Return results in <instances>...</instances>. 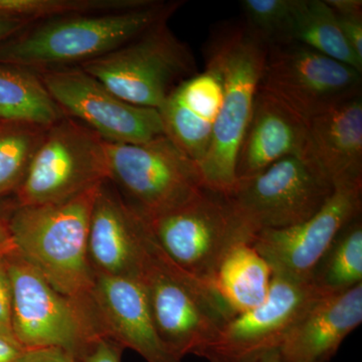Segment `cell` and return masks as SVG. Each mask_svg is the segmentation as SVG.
<instances>
[{"instance_id":"cell-18","label":"cell","mask_w":362,"mask_h":362,"mask_svg":"<svg viewBox=\"0 0 362 362\" xmlns=\"http://www.w3.org/2000/svg\"><path fill=\"white\" fill-rule=\"evenodd\" d=\"M299 157L333 188L362 182V96L309 121Z\"/></svg>"},{"instance_id":"cell-34","label":"cell","mask_w":362,"mask_h":362,"mask_svg":"<svg viewBox=\"0 0 362 362\" xmlns=\"http://www.w3.org/2000/svg\"><path fill=\"white\" fill-rule=\"evenodd\" d=\"M0 247L4 250L6 254L13 252L14 250L6 223H4L1 220H0Z\"/></svg>"},{"instance_id":"cell-17","label":"cell","mask_w":362,"mask_h":362,"mask_svg":"<svg viewBox=\"0 0 362 362\" xmlns=\"http://www.w3.org/2000/svg\"><path fill=\"white\" fill-rule=\"evenodd\" d=\"M223 95L220 69L206 56L204 70L182 81L158 109L164 135L197 164L211 144Z\"/></svg>"},{"instance_id":"cell-33","label":"cell","mask_w":362,"mask_h":362,"mask_svg":"<svg viewBox=\"0 0 362 362\" xmlns=\"http://www.w3.org/2000/svg\"><path fill=\"white\" fill-rule=\"evenodd\" d=\"M25 350L0 337V362H21Z\"/></svg>"},{"instance_id":"cell-12","label":"cell","mask_w":362,"mask_h":362,"mask_svg":"<svg viewBox=\"0 0 362 362\" xmlns=\"http://www.w3.org/2000/svg\"><path fill=\"white\" fill-rule=\"evenodd\" d=\"M39 75L64 115L89 128L104 141L141 144L164 135L158 110L123 101L78 66Z\"/></svg>"},{"instance_id":"cell-19","label":"cell","mask_w":362,"mask_h":362,"mask_svg":"<svg viewBox=\"0 0 362 362\" xmlns=\"http://www.w3.org/2000/svg\"><path fill=\"white\" fill-rule=\"evenodd\" d=\"M362 322V284L317 299L279 347L281 362H328Z\"/></svg>"},{"instance_id":"cell-35","label":"cell","mask_w":362,"mask_h":362,"mask_svg":"<svg viewBox=\"0 0 362 362\" xmlns=\"http://www.w3.org/2000/svg\"><path fill=\"white\" fill-rule=\"evenodd\" d=\"M250 362H281L280 354L278 349H272L255 357Z\"/></svg>"},{"instance_id":"cell-20","label":"cell","mask_w":362,"mask_h":362,"mask_svg":"<svg viewBox=\"0 0 362 362\" xmlns=\"http://www.w3.org/2000/svg\"><path fill=\"white\" fill-rule=\"evenodd\" d=\"M307 123L284 104L259 90L235 165L237 180L257 175L303 148Z\"/></svg>"},{"instance_id":"cell-15","label":"cell","mask_w":362,"mask_h":362,"mask_svg":"<svg viewBox=\"0 0 362 362\" xmlns=\"http://www.w3.org/2000/svg\"><path fill=\"white\" fill-rule=\"evenodd\" d=\"M92 303L102 337L147 362H181L161 341L139 279L95 274Z\"/></svg>"},{"instance_id":"cell-32","label":"cell","mask_w":362,"mask_h":362,"mask_svg":"<svg viewBox=\"0 0 362 362\" xmlns=\"http://www.w3.org/2000/svg\"><path fill=\"white\" fill-rule=\"evenodd\" d=\"M30 25V23H25V21L0 18V45L4 44L7 40L11 39Z\"/></svg>"},{"instance_id":"cell-14","label":"cell","mask_w":362,"mask_h":362,"mask_svg":"<svg viewBox=\"0 0 362 362\" xmlns=\"http://www.w3.org/2000/svg\"><path fill=\"white\" fill-rule=\"evenodd\" d=\"M361 209L362 182L340 185L308 220L290 228L264 230L252 243L273 275L309 283L319 259L340 230L361 216Z\"/></svg>"},{"instance_id":"cell-27","label":"cell","mask_w":362,"mask_h":362,"mask_svg":"<svg viewBox=\"0 0 362 362\" xmlns=\"http://www.w3.org/2000/svg\"><path fill=\"white\" fill-rule=\"evenodd\" d=\"M244 25L267 47L291 42L295 0H244Z\"/></svg>"},{"instance_id":"cell-5","label":"cell","mask_w":362,"mask_h":362,"mask_svg":"<svg viewBox=\"0 0 362 362\" xmlns=\"http://www.w3.org/2000/svg\"><path fill=\"white\" fill-rule=\"evenodd\" d=\"M78 68L123 101L156 110L182 81L197 73L192 49L168 21Z\"/></svg>"},{"instance_id":"cell-25","label":"cell","mask_w":362,"mask_h":362,"mask_svg":"<svg viewBox=\"0 0 362 362\" xmlns=\"http://www.w3.org/2000/svg\"><path fill=\"white\" fill-rule=\"evenodd\" d=\"M47 128L0 121V197L20 188Z\"/></svg>"},{"instance_id":"cell-37","label":"cell","mask_w":362,"mask_h":362,"mask_svg":"<svg viewBox=\"0 0 362 362\" xmlns=\"http://www.w3.org/2000/svg\"></svg>"},{"instance_id":"cell-8","label":"cell","mask_w":362,"mask_h":362,"mask_svg":"<svg viewBox=\"0 0 362 362\" xmlns=\"http://www.w3.org/2000/svg\"><path fill=\"white\" fill-rule=\"evenodd\" d=\"M105 145L109 181L145 220L177 209L204 188L197 164L165 135L141 144Z\"/></svg>"},{"instance_id":"cell-26","label":"cell","mask_w":362,"mask_h":362,"mask_svg":"<svg viewBox=\"0 0 362 362\" xmlns=\"http://www.w3.org/2000/svg\"><path fill=\"white\" fill-rule=\"evenodd\" d=\"M151 0H0V18L32 23L70 16L106 13L146 6Z\"/></svg>"},{"instance_id":"cell-13","label":"cell","mask_w":362,"mask_h":362,"mask_svg":"<svg viewBox=\"0 0 362 362\" xmlns=\"http://www.w3.org/2000/svg\"><path fill=\"white\" fill-rule=\"evenodd\" d=\"M322 296L310 283L273 275L266 301L233 317L199 356L209 362H250L279 349L305 312Z\"/></svg>"},{"instance_id":"cell-9","label":"cell","mask_w":362,"mask_h":362,"mask_svg":"<svg viewBox=\"0 0 362 362\" xmlns=\"http://www.w3.org/2000/svg\"><path fill=\"white\" fill-rule=\"evenodd\" d=\"M105 181H109V166L104 140L65 116L45 131L16 190L18 206L66 201Z\"/></svg>"},{"instance_id":"cell-11","label":"cell","mask_w":362,"mask_h":362,"mask_svg":"<svg viewBox=\"0 0 362 362\" xmlns=\"http://www.w3.org/2000/svg\"><path fill=\"white\" fill-rule=\"evenodd\" d=\"M145 221L164 254L209 285L230 247L242 240L250 242L226 197L207 188L177 209Z\"/></svg>"},{"instance_id":"cell-30","label":"cell","mask_w":362,"mask_h":362,"mask_svg":"<svg viewBox=\"0 0 362 362\" xmlns=\"http://www.w3.org/2000/svg\"><path fill=\"white\" fill-rule=\"evenodd\" d=\"M123 350L108 338L99 337L92 343L82 362H121Z\"/></svg>"},{"instance_id":"cell-1","label":"cell","mask_w":362,"mask_h":362,"mask_svg":"<svg viewBox=\"0 0 362 362\" xmlns=\"http://www.w3.org/2000/svg\"><path fill=\"white\" fill-rule=\"evenodd\" d=\"M182 4L151 0L146 6L124 11L37 21L0 45V64L37 73L78 66L168 21Z\"/></svg>"},{"instance_id":"cell-10","label":"cell","mask_w":362,"mask_h":362,"mask_svg":"<svg viewBox=\"0 0 362 362\" xmlns=\"http://www.w3.org/2000/svg\"><path fill=\"white\" fill-rule=\"evenodd\" d=\"M259 89L305 122L362 96V73L297 42L268 47Z\"/></svg>"},{"instance_id":"cell-6","label":"cell","mask_w":362,"mask_h":362,"mask_svg":"<svg viewBox=\"0 0 362 362\" xmlns=\"http://www.w3.org/2000/svg\"><path fill=\"white\" fill-rule=\"evenodd\" d=\"M13 289L16 341L25 351L59 349L82 362L99 337L96 321L84 307L57 291L18 252L4 255Z\"/></svg>"},{"instance_id":"cell-23","label":"cell","mask_w":362,"mask_h":362,"mask_svg":"<svg viewBox=\"0 0 362 362\" xmlns=\"http://www.w3.org/2000/svg\"><path fill=\"white\" fill-rule=\"evenodd\" d=\"M291 42L346 64L362 73V61L343 37L337 16L321 0H295Z\"/></svg>"},{"instance_id":"cell-3","label":"cell","mask_w":362,"mask_h":362,"mask_svg":"<svg viewBox=\"0 0 362 362\" xmlns=\"http://www.w3.org/2000/svg\"><path fill=\"white\" fill-rule=\"evenodd\" d=\"M268 47L244 25H228L214 35L206 56L223 77V102L206 156L197 164L204 188L223 195L237 182L235 165L259 90Z\"/></svg>"},{"instance_id":"cell-7","label":"cell","mask_w":362,"mask_h":362,"mask_svg":"<svg viewBox=\"0 0 362 362\" xmlns=\"http://www.w3.org/2000/svg\"><path fill=\"white\" fill-rule=\"evenodd\" d=\"M334 188L300 157H286L265 170L237 180L223 195L240 232L251 240L259 233L299 225L329 199Z\"/></svg>"},{"instance_id":"cell-2","label":"cell","mask_w":362,"mask_h":362,"mask_svg":"<svg viewBox=\"0 0 362 362\" xmlns=\"http://www.w3.org/2000/svg\"><path fill=\"white\" fill-rule=\"evenodd\" d=\"M101 185L66 201L18 206L6 223L14 252L95 319V272L87 246L90 214Z\"/></svg>"},{"instance_id":"cell-31","label":"cell","mask_w":362,"mask_h":362,"mask_svg":"<svg viewBox=\"0 0 362 362\" xmlns=\"http://www.w3.org/2000/svg\"><path fill=\"white\" fill-rule=\"evenodd\" d=\"M21 362H77L73 356L59 349H42L25 351Z\"/></svg>"},{"instance_id":"cell-21","label":"cell","mask_w":362,"mask_h":362,"mask_svg":"<svg viewBox=\"0 0 362 362\" xmlns=\"http://www.w3.org/2000/svg\"><path fill=\"white\" fill-rule=\"evenodd\" d=\"M273 272L252 242L242 240L226 252L211 286L233 315L256 308L270 292Z\"/></svg>"},{"instance_id":"cell-36","label":"cell","mask_w":362,"mask_h":362,"mask_svg":"<svg viewBox=\"0 0 362 362\" xmlns=\"http://www.w3.org/2000/svg\"><path fill=\"white\" fill-rule=\"evenodd\" d=\"M6 252H4V250L2 249L1 247H0V256H2V255H6Z\"/></svg>"},{"instance_id":"cell-4","label":"cell","mask_w":362,"mask_h":362,"mask_svg":"<svg viewBox=\"0 0 362 362\" xmlns=\"http://www.w3.org/2000/svg\"><path fill=\"white\" fill-rule=\"evenodd\" d=\"M140 282L157 333L177 358L199 352L235 317L213 288L164 254L145 223Z\"/></svg>"},{"instance_id":"cell-24","label":"cell","mask_w":362,"mask_h":362,"mask_svg":"<svg viewBox=\"0 0 362 362\" xmlns=\"http://www.w3.org/2000/svg\"><path fill=\"white\" fill-rule=\"evenodd\" d=\"M309 283L323 296L362 284L361 216L340 230L312 271Z\"/></svg>"},{"instance_id":"cell-28","label":"cell","mask_w":362,"mask_h":362,"mask_svg":"<svg viewBox=\"0 0 362 362\" xmlns=\"http://www.w3.org/2000/svg\"><path fill=\"white\" fill-rule=\"evenodd\" d=\"M332 9L347 44L362 61L361 0H325Z\"/></svg>"},{"instance_id":"cell-16","label":"cell","mask_w":362,"mask_h":362,"mask_svg":"<svg viewBox=\"0 0 362 362\" xmlns=\"http://www.w3.org/2000/svg\"><path fill=\"white\" fill-rule=\"evenodd\" d=\"M144 218L110 181L102 183L93 206L88 232V258L95 274L111 277H139Z\"/></svg>"},{"instance_id":"cell-22","label":"cell","mask_w":362,"mask_h":362,"mask_svg":"<svg viewBox=\"0 0 362 362\" xmlns=\"http://www.w3.org/2000/svg\"><path fill=\"white\" fill-rule=\"evenodd\" d=\"M63 117L39 73L0 64V121L49 127Z\"/></svg>"},{"instance_id":"cell-29","label":"cell","mask_w":362,"mask_h":362,"mask_svg":"<svg viewBox=\"0 0 362 362\" xmlns=\"http://www.w3.org/2000/svg\"><path fill=\"white\" fill-rule=\"evenodd\" d=\"M0 337L21 346L14 337L13 289H11V279L7 271L4 255L0 256Z\"/></svg>"}]
</instances>
